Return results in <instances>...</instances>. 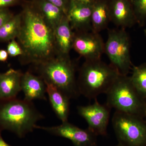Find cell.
<instances>
[{
	"label": "cell",
	"instance_id": "cell-32",
	"mask_svg": "<svg viewBox=\"0 0 146 146\" xmlns=\"http://www.w3.org/2000/svg\"></svg>",
	"mask_w": 146,
	"mask_h": 146
},
{
	"label": "cell",
	"instance_id": "cell-14",
	"mask_svg": "<svg viewBox=\"0 0 146 146\" xmlns=\"http://www.w3.org/2000/svg\"><path fill=\"white\" fill-rule=\"evenodd\" d=\"M74 32L67 16H65L54 30L56 50L57 55L68 56L72 49Z\"/></svg>",
	"mask_w": 146,
	"mask_h": 146
},
{
	"label": "cell",
	"instance_id": "cell-2",
	"mask_svg": "<svg viewBox=\"0 0 146 146\" xmlns=\"http://www.w3.org/2000/svg\"><path fill=\"white\" fill-rule=\"evenodd\" d=\"M44 116L32 102L17 99L0 100V131L8 130L19 138L32 132Z\"/></svg>",
	"mask_w": 146,
	"mask_h": 146
},
{
	"label": "cell",
	"instance_id": "cell-25",
	"mask_svg": "<svg viewBox=\"0 0 146 146\" xmlns=\"http://www.w3.org/2000/svg\"><path fill=\"white\" fill-rule=\"evenodd\" d=\"M20 0H0V9L8 8L9 7L16 5Z\"/></svg>",
	"mask_w": 146,
	"mask_h": 146
},
{
	"label": "cell",
	"instance_id": "cell-28",
	"mask_svg": "<svg viewBox=\"0 0 146 146\" xmlns=\"http://www.w3.org/2000/svg\"><path fill=\"white\" fill-rule=\"evenodd\" d=\"M1 131H0V146H12L7 143L4 140L1 135Z\"/></svg>",
	"mask_w": 146,
	"mask_h": 146
},
{
	"label": "cell",
	"instance_id": "cell-18",
	"mask_svg": "<svg viewBox=\"0 0 146 146\" xmlns=\"http://www.w3.org/2000/svg\"><path fill=\"white\" fill-rule=\"evenodd\" d=\"M32 2L54 31L66 16L62 9L46 0H33Z\"/></svg>",
	"mask_w": 146,
	"mask_h": 146
},
{
	"label": "cell",
	"instance_id": "cell-27",
	"mask_svg": "<svg viewBox=\"0 0 146 146\" xmlns=\"http://www.w3.org/2000/svg\"><path fill=\"white\" fill-rule=\"evenodd\" d=\"M8 56L7 50H0V61L5 62L8 58Z\"/></svg>",
	"mask_w": 146,
	"mask_h": 146
},
{
	"label": "cell",
	"instance_id": "cell-20",
	"mask_svg": "<svg viewBox=\"0 0 146 146\" xmlns=\"http://www.w3.org/2000/svg\"><path fill=\"white\" fill-rule=\"evenodd\" d=\"M131 81L141 97L146 102V62L138 66L133 65Z\"/></svg>",
	"mask_w": 146,
	"mask_h": 146
},
{
	"label": "cell",
	"instance_id": "cell-19",
	"mask_svg": "<svg viewBox=\"0 0 146 146\" xmlns=\"http://www.w3.org/2000/svg\"><path fill=\"white\" fill-rule=\"evenodd\" d=\"M21 13L14 15L0 27V41L7 42L15 39L21 28Z\"/></svg>",
	"mask_w": 146,
	"mask_h": 146
},
{
	"label": "cell",
	"instance_id": "cell-4",
	"mask_svg": "<svg viewBox=\"0 0 146 146\" xmlns=\"http://www.w3.org/2000/svg\"><path fill=\"white\" fill-rule=\"evenodd\" d=\"M35 66L39 76L51 84L70 99L78 98L79 92L76 78V67L70 55H56Z\"/></svg>",
	"mask_w": 146,
	"mask_h": 146
},
{
	"label": "cell",
	"instance_id": "cell-23",
	"mask_svg": "<svg viewBox=\"0 0 146 146\" xmlns=\"http://www.w3.org/2000/svg\"><path fill=\"white\" fill-rule=\"evenodd\" d=\"M14 15L8 8L0 9V27L10 20Z\"/></svg>",
	"mask_w": 146,
	"mask_h": 146
},
{
	"label": "cell",
	"instance_id": "cell-24",
	"mask_svg": "<svg viewBox=\"0 0 146 146\" xmlns=\"http://www.w3.org/2000/svg\"><path fill=\"white\" fill-rule=\"evenodd\" d=\"M46 1L61 9L66 15L69 6H70V0H46Z\"/></svg>",
	"mask_w": 146,
	"mask_h": 146
},
{
	"label": "cell",
	"instance_id": "cell-30",
	"mask_svg": "<svg viewBox=\"0 0 146 146\" xmlns=\"http://www.w3.org/2000/svg\"><path fill=\"white\" fill-rule=\"evenodd\" d=\"M116 146H122L121 145H119H119H118Z\"/></svg>",
	"mask_w": 146,
	"mask_h": 146
},
{
	"label": "cell",
	"instance_id": "cell-3",
	"mask_svg": "<svg viewBox=\"0 0 146 146\" xmlns=\"http://www.w3.org/2000/svg\"><path fill=\"white\" fill-rule=\"evenodd\" d=\"M120 75L113 66L101 59L85 60L77 80L80 94L96 99L99 95L107 94Z\"/></svg>",
	"mask_w": 146,
	"mask_h": 146
},
{
	"label": "cell",
	"instance_id": "cell-1",
	"mask_svg": "<svg viewBox=\"0 0 146 146\" xmlns=\"http://www.w3.org/2000/svg\"><path fill=\"white\" fill-rule=\"evenodd\" d=\"M23 6L21 28L16 37L23 51L19 60L22 65L36 66L57 55L54 31L32 2H25Z\"/></svg>",
	"mask_w": 146,
	"mask_h": 146
},
{
	"label": "cell",
	"instance_id": "cell-13",
	"mask_svg": "<svg viewBox=\"0 0 146 146\" xmlns=\"http://www.w3.org/2000/svg\"><path fill=\"white\" fill-rule=\"evenodd\" d=\"M21 90L23 92L24 99L32 102L35 100H47L46 85L43 79L30 72L23 73L21 80Z\"/></svg>",
	"mask_w": 146,
	"mask_h": 146
},
{
	"label": "cell",
	"instance_id": "cell-16",
	"mask_svg": "<svg viewBox=\"0 0 146 146\" xmlns=\"http://www.w3.org/2000/svg\"><path fill=\"white\" fill-rule=\"evenodd\" d=\"M45 83L46 94L53 110L62 122L68 121L70 99L54 85L48 82Z\"/></svg>",
	"mask_w": 146,
	"mask_h": 146
},
{
	"label": "cell",
	"instance_id": "cell-21",
	"mask_svg": "<svg viewBox=\"0 0 146 146\" xmlns=\"http://www.w3.org/2000/svg\"><path fill=\"white\" fill-rule=\"evenodd\" d=\"M137 21L140 27L145 26L146 20V0H130Z\"/></svg>",
	"mask_w": 146,
	"mask_h": 146
},
{
	"label": "cell",
	"instance_id": "cell-22",
	"mask_svg": "<svg viewBox=\"0 0 146 146\" xmlns=\"http://www.w3.org/2000/svg\"><path fill=\"white\" fill-rule=\"evenodd\" d=\"M7 51L11 57L21 56L23 54L22 48L15 39L11 40L7 46Z\"/></svg>",
	"mask_w": 146,
	"mask_h": 146
},
{
	"label": "cell",
	"instance_id": "cell-7",
	"mask_svg": "<svg viewBox=\"0 0 146 146\" xmlns=\"http://www.w3.org/2000/svg\"><path fill=\"white\" fill-rule=\"evenodd\" d=\"M112 124L119 145L146 146V120L115 111Z\"/></svg>",
	"mask_w": 146,
	"mask_h": 146
},
{
	"label": "cell",
	"instance_id": "cell-6",
	"mask_svg": "<svg viewBox=\"0 0 146 146\" xmlns=\"http://www.w3.org/2000/svg\"><path fill=\"white\" fill-rule=\"evenodd\" d=\"M130 41L125 29H109L105 43L104 53L110 65L120 75L127 76L132 65L131 59Z\"/></svg>",
	"mask_w": 146,
	"mask_h": 146
},
{
	"label": "cell",
	"instance_id": "cell-8",
	"mask_svg": "<svg viewBox=\"0 0 146 146\" xmlns=\"http://www.w3.org/2000/svg\"><path fill=\"white\" fill-rule=\"evenodd\" d=\"M111 109L106 104H100L96 99L93 104L77 107L79 115L88 124V129L97 136H104L107 133Z\"/></svg>",
	"mask_w": 146,
	"mask_h": 146
},
{
	"label": "cell",
	"instance_id": "cell-31",
	"mask_svg": "<svg viewBox=\"0 0 146 146\" xmlns=\"http://www.w3.org/2000/svg\"><path fill=\"white\" fill-rule=\"evenodd\" d=\"M146 25V22H145V26Z\"/></svg>",
	"mask_w": 146,
	"mask_h": 146
},
{
	"label": "cell",
	"instance_id": "cell-17",
	"mask_svg": "<svg viewBox=\"0 0 146 146\" xmlns=\"http://www.w3.org/2000/svg\"><path fill=\"white\" fill-rule=\"evenodd\" d=\"M109 0H96L92 6L91 16L92 31L100 33L107 29L110 23Z\"/></svg>",
	"mask_w": 146,
	"mask_h": 146
},
{
	"label": "cell",
	"instance_id": "cell-11",
	"mask_svg": "<svg viewBox=\"0 0 146 146\" xmlns=\"http://www.w3.org/2000/svg\"><path fill=\"white\" fill-rule=\"evenodd\" d=\"M110 22L119 28H131L137 23L130 0H109Z\"/></svg>",
	"mask_w": 146,
	"mask_h": 146
},
{
	"label": "cell",
	"instance_id": "cell-10",
	"mask_svg": "<svg viewBox=\"0 0 146 146\" xmlns=\"http://www.w3.org/2000/svg\"><path fill=\"white\" fill-rule=\"evenodd\" d=\"M35 129L69 139L75 146H96V135L89 129H82L68 121L62 122L56 126L48 127L36 125Z\"/></svg>",
	"mask_w": 146,
	"mask_h": 146
},
{
	"label": "cell",
	"instance_id": "cell-5",
	"mask_svg": "<svg viewBox=\"0 0 146 146\" xmlns=\"http://www.w3.org/2000/svg\"><path fill=\"white\" fill-rule=\"evenodd\" d=\"M106 95V104L110 108L146 119V102L133 86L130 77L120 75Z\"/></svg>",
	"mask_w": 146,
	"mask_h": 146
},
{
	"label": "cell",
	"instance_id": "cell-12",
	"mask_svg": "<svg viewBox=\"0 0 146 146\" xmlns=\"http://www.w3.org/2000/svg\"><path fill=\"white\" fill-rule=\"evenodd\" d=\"M92 6L70 1L66 16L75 32L92 31L91 16Z\"/></svg>",
	"mask_w": 146,
	"mask_h": 146
},
{
	"label": "cell",
	"instance_id": "cell-26",
	"mask_svg": "<svg viewBox=\"0 0 146 146\" xmlns=\"http://www.w3.org/2000/svg\"><path fill=\"white\" fill-rule=\"evenodd\" d=\"M96 1V0H70V1L76 3L90 6H93Z\"/></svg>",
	"mask_w": 146,
	"mask_h": 146
},
{
	"label": "cell",
	"instance_id": "cell-29",
	"mask_svg": "<svg viewBox=\"0 0 146 146\" xmlns=\"http://www.w3.org/2000/svg\"><path fill=\"white\" fill-rule=\"evenodd\" d=\"M144 34H145V36H146V29L144 30Z\"/></svg>",
	"mask_w": 146,
	"mask_h": 146
},
{
	"label": "cell",
	"instance_id": "cell-9",
	"mask_svg": "<svg viewBox=\"0 0 146 146\" xmlns=\"http://www.w3.org/2000/svg\"><path fill=\"white\" fill-rule=\"evenodd\" d=\"M74 32L72 49L85 60L101 59L105 43L100 33L93 31Z\"/></svg>",
	"mask_w": 146,
	"mask_h": 146
},
{
	"label": "cell",
	"instance_id": "cell-15",
	"mask_svg": "<svg viewBox=\"0 0 146 146\" xmlns=\"http://www.w3.org/2000/svg\"><path fill=\"white\" fill-rule=\"evenodd\" d=\"M23 74L20 70L10 69L0 73V100L12 99L21 90V80Z\"/></svg>",
	"mask_w": 146,
	"mask_h": 146
}]
</instances>
